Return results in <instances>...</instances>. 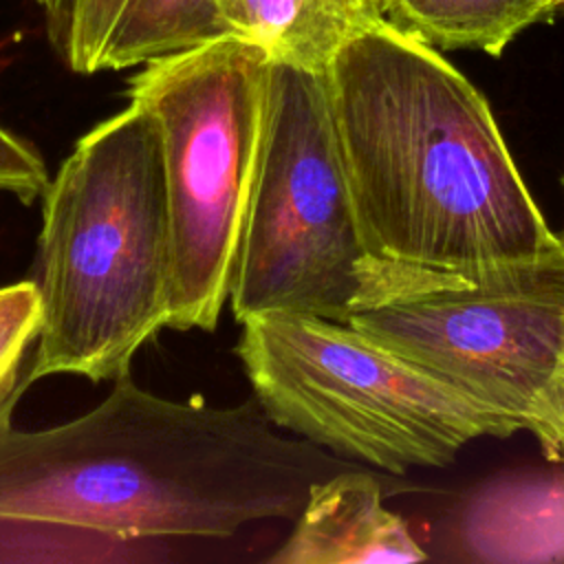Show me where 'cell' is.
<instances>
[{"mask_svg": "<svg viewBox=\"0 0 564 564\" xmlns=\"http://www.w3.org/2000/svg\"><path fill=\"white\" fill-rule=\"evenodd\" d=\"M326 82L364 247L355 300L564 262L487 99L438 48L379 20Z\"/></svg>", "mask_w": 564, "mask_h": 564, "instance_id": "1", "label": "cell"}, {"mask_svg": "<svg viewBox=\"0 0 564 564\" xmlns=\"http://www.w3.org/2000/svg\"><path fill=\"white\" fill-rule=\"evenodd\" d=\"M324 452L282 434L256 399H163L130 372L86 414L0 434V520L117 538L231 535L302 511L330 476Z\"/></svg>", "mask_w": 564, "mask_h": 564, "instance_id": "2", "label": "cell"}, {"mask_svg": "<svg viewBox=\"0 0 564 564\" xmlns=\"http://www.w3.org/2000/svg\"><path fill=\"white\" fill-rule=\"evenodd\" d=\"M42 330L24 375L115 381L170 324L172 238L152 117L128 104L90 128L42 194Z\"/></svg>", "mask_w": 564, "mask_h": 564, "instance_id": "3", "label": "cell"}, {"mask_svg": "<svg viewBox=\"0 0 564 564\" xmlns=\"http://www.w3.org/2000/svg\"><path fill=\"white\" fill-rule=\"evenodd\" d=\"M236 355L278 427L386 471L443 467L474 438L520 432L346 322L253 315L240 322Z\"/></svg>", "mask_w": 564, "mask_h": 564, "instance_id": "4", "label": "cell"}, {"mask_svg": "<svg viewBox=\"0 0 564 564\" xmlns=\"http://www.w3.org/2000/svg\"><path fill=\"white\" fill-rule=\"evenodd\" d=\"M269 57L234 35L154 59L128 99L156 123L172 238L170 328L214 330L260 163Z\"/></svg>", "mask_w": 564, "mask_h": 564, "instance_id": "5", "label": "cell"}, {"mask_svg": "<svg viewBox=\"0 0 564 564\" xmlns=\"http://www.w3.org/2000/svg\"><path fill=\"white\" fill-rule=\"evenodd\" d=\"M361 260L326 70L269 62L264 139L231 278V313L238 324L262 313L346 322Z\"/></svg>", "mask_w": 564, "mask_h": 564, "instance_id": "6", "label": "cell"}, {"mask_svg": "<svg viewBox=\"0 0 564 564\" xmlns=\"http://www.w3.org/2000/svg\"><path fill=\"white\" fill-rule=\"evenodd\" d=\"M346 324L560 460L564 262L467 286L357 297Z\"/></svg>", "mask_w": 564, "mask_h": 564, "instance_id": "7", "label": "cell"}, {"mask_svg": "<svg viewBox=\"0 0 564 564\" xmlns=\"http://www.w3.org/2000/svg\"><path fill=\"white\" fill-rule=\"evenodd\" d=\"M425 557L403 518L383 507L377 478L361 471H335L313 482L291 535L269 562L375 564Z\"/></svg>", "mask_w": 564, "mask_h": 564, "instance_id": "8", "label": "cell"}, {"mask_svg": "<svg viewBox=\"0 0 564 564\" xmlns=\"http://www.w3.org/2000/svg\"><path fill=\"white\" fill-rule=\"evenodd\" d=\"M227 35L256 44L271 62L326 70L359 31L383 20L364 0H216Z\"/></svg>", "mask_w": 564, "mask_h": 564, "instance_id": "9", "label": "cell"}, {"mask_svg": "<svg viewBox=\"0 0 564 564\" xmlns=\"http://www.w3.org/2000/svg\"><path fill=\"white\" fill-rule=\"evenodd\" d=\"M546 15L540 0H392L383 20L438 51L474 48L498 57Z\"/></svg>", "mask_w": 564, "mask_h": 564, "instance_id": "10", "label": "cell"}, {"mask_svg": "<svg viewBox=\"0 0 564 564\" xmlns=\"http://www.w3.org/2000/svg\"><path fill=\"white\" fill-rule=\"evenodd\" d=\"M225 35L216 0H126L99 70L141 66Z\"/></svg>", "mask_w": 564, "mask_h": 564, "instance_id": "11", "label": "cell"}, {"mask_svg": "<svg viewBox=\"0 0 564 564\" xmlns=\"http://www.w3.org/2000/svg\"><path fill=\"white\" fill-rule=\"evenodd\" d=\"M126 0H46V33L59 59L82 75L97 73Z\"/></svg>", "mask_w": 564, "mask_h": 564, "instance_id": "12", "label": "cell"}, {"mask_svg": "<svg viewBox=\"0 0 564 564\" xmlns=\"http://www.w3.org/2000/svg\"><path fill=\"white\" fill-rule=\"evenodd\" d=\"M42 330V293L35 280L0 289V408L29 383L20 379L26 348Z\"/></svg>", "mask_w": 564, "mask_h": 564, "instance_id": "13", "label": "cell"}, {"mask_svg": "<svg viewBox=\"0 0 564 564\" xmlns=\"http://www.w3.org/2000/svg\"><path fill=\"white\" fill-rule=\"evenodd\" d=\"M51 176L40 152L0 126V192L15 196L22 205L40 198Z\"/></svg>", "mask_w": 564, "mask_h": 564, "instance_id": "14", "label": "cell"}, {"mask_svg": "<svg viewBox=\"0 0 564 564\" xmlns=\"http://www.w3.org/2000/svg\"><path fill=\"white\" fill-rule=\"evenodd\" d=\"M18 399H20V394L11 397V399L0 408V434H2L7 427H11V414H13V405H15Z\"/></svg>", "mask_w": 564, "mask_h": 564, "instance_id": "15", "label": "cell"}, {"mask_svg": "<svg viewBox=\"0 0 564 564\" xmlns=\"http://www.w3.org/2000/svg\"><path fill=\"white\" fill-rule=\"evenodd\" d=\"M364 2H366V4H368V7H370L379 18H383L392 0H364Z\"/></svg>", "mask_w": 564, "mask_h": 564, "instance_id": "16", "label": "cell"}, {"mask_svg": "<svg viewBox=\"0 0 564 564\" xmlns=\"http://www.w3.org/2000/svg\"><path fill=\"white\" fill-rule=\"evenodd\" d=\"M540 2L546 7L549 13H553L557 9H564V0H540Z\"/></svg>", "mask_w": 564, "mask_h": 564, "instance_id": "17", "label": "cell"}, {"mask_svg": "<svg viewBox=\"0 0 564 564\" xmlns=\"http://www.w3.org/2000/svg\"><path fill=\"white\" fill-rule=\"evenodd\" d=\"M560 460L564 463V390H562V436H560Z\"/></svg>", "mask_w": 564, "mask_h": 564, "instance_id": "18", "label": "cell"}, {"mask_svg": "<svg viewBox=\"0 0 564 564\" xmlns=\"http://www.w3.org/2000/svg\"><path fill=\"white\" fill-rule=\"evenodd\" d=\"M37 2H42V4H44V2H46V0H37Z\"/></svg>", "mask_w": 564, "mask_h": 564, "instance_id": "19", "label": "cell"}, {"mask_svg": "<svg viewBox=\"0 0 564 564\" xmlns=\"http://www.w3.org/2000/svg\"><path fill=\"white\" fill-rule=\"evenodd\" d=\"M562 185H564V176H562Z\"/></svg>", "mask_w": 564, "mask_h": 564, "instance_id": "20", "label": "cell"}]
</instances>
